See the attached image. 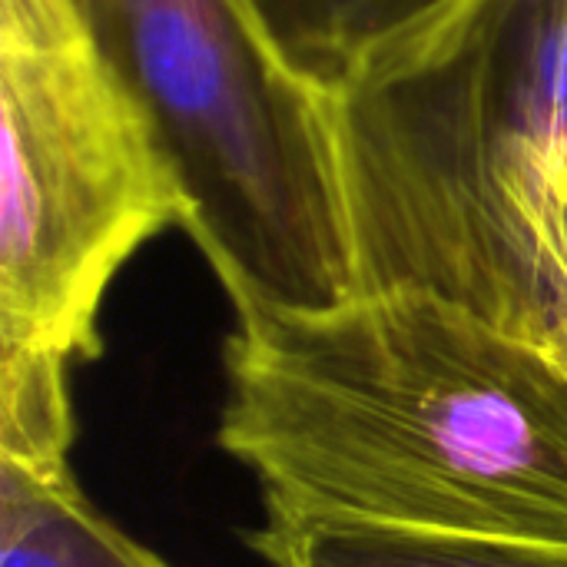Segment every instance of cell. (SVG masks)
I'll return each mask as SVG.
<instances>
[{"instance_id":"3","label":"cell","mask_w":567,"mask_h":567,"mask_svg":"<svg viewBox=\"0 0 567 567\" xmlns=\"http://www.w3.org/2000/svg\"><path fill=\"white\" fill-rule=\"evenodd\" d=\"M179 179L183 229L236 316L362 296L326 93L249 0H76Z\"/></svg>"},{"instance_id":"5","label":"cell","mask_w":567,"mask_h":567,"mask_svg":"<svg viewBox=\"0 0 567 567\" xmlns=\"http://www.w3.org/2000/svg\"><path fill=\"white\" fill-rule=\"evenodd\" d=\"M485 322L567 375V153L505 203Z\"/></svg>"},{"instance_id":"6","label":"cell","mask_w":567,"mask_h":567,"mask_svg":"<svg viewBox=\"0 0 567 567\" xmlns=\"http://www.w3.org/2000/svg\"><path fill=\"white\" fill-rule=\"evenodd\" d=\"M246 542L269 567H567V542L465 538L286 515H266Z\"/></svg>"},{"instance_id":"8","label":"cell","mask_w":567,"mask_h":567,"mask_svg":"<svg viewBox=\"0 0 567 567\" xmlns=\"http://www.w3.org/2000/svg\"><path fill=\"white\" fill-rule=\"evenodd\" d=\"M439 0H249L262 30L296 73L322 93Z\"/></svg>"},{"instance_id":"9","label":"cell","mask_w":567,"mask_h":567,"mask_svg":"<svg viewBox=\"0 0 567 567\" xmlns=\"http://www.w3.org/2000/svg\"><path fill=\"white\" fill-rule=\"evenodd\" d=\"M73 442L66 362L40 352H0V462L60 468Z\"/></svg>"},{"instance_id":"4","label":"cell","mask_w":567,"mask_h":567,"mask_svg":"<svg viewBox=\"0 0 567 567\" xmlns=\"http://www.w3.org/2000/svg\"><path fill=\"white\" fill-rule=\"evenodd\" d=\"M0 352L100 355V306L186 199L76 0H0Z\"/></svg>"},{"instance_id":"2","label":"cell","mask_w":567,"mask_h":567,"mask_svg":"<svg viewBox=\"0 0 567 567\" xmlns=\"http://www.w3.org/2000/svg\"><path fill=\"white\" fill-rule=\"evenodd\" d=\"M326 103L362 296L482 319L508 196L567 153V0H439Z\"/></svg>"},{"instance_id":"1","label":"cell","mask_w":567,"mask_h":567,"mask_svg":"<svg viewBox=\"0 0 567 567\" xmlns=\"http://www.w3.org/2000/svg\"><path fill=\"white\" fill-rule=\"evenodd\" d=\"M219 445L266 515L567 542V375L415 289L246 312Z\"/></svg>"},{"instance_id":"7","label":"cell","mask_w":567,"mask_h":567,"mask_svg":"<svg viewBox=\"0 0 567 567\" xmlns=\"http://www.w3.org/2000/svg\"><path fill=\"white\" fill-rule=\"evenodd\" d=\"M0 567H169L80 492L70 465L0 462Z\"/></svg>"}]
</instances>
